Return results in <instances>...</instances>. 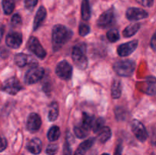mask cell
I'll return each instance as SVG.
<instances>
[{
	"label": "cell",
	"mask_w": 156,
	"mask_h": 155,
	"mask_svg": "<svg viewBox=\"0 0 156 155\" xmlns=\"http://www.w3.org/2000/svg\"><path fill=\"white\" fill-rule=\"evenodd\" d=\"M73 36V32L63 25L57 24L53 29L52 40L54 49L60 48L62 45L68 42Z\"/></svg>",
	"instance_id": "6da1fadb"
},
{
	"label": "cell",
	"mask_w": 156,
	"mask_h": 155,
	"mask_svg": "<svg viewBox=\"0 0 156 155\" xmlns=\"http://www.w3.org/2000/svg\"><path fill=\"white\" fill-rule=\"evenodd\" d=\"M72 58L76 67L80 69H85L88 65V59L85 55V48L83 46L76 45L72 51Z\"/></svg>",
	"instance_id": "7a4b0ae2"
},
{
	"label": "cell",
	"mask_w": 156,
	"mask_h": 155,
	"mask_svg": "<svg viewBox=\"0 0 156 155\" xmlns=\"http://www.w3.org/2000/svg\"><path fill=\"white\" fill-rule=\"evenodd\" d=\"M136 68V63L130 59L120 60L116 62L114 65V69L119 76L128 77L133 73Z\"/></svg>",
	"instance_id": "3957f363"
},
{
	"label": "cell",
	"mask_w": 156,
	"mask_h": 155,
	"mask_svg": "<svg viewBox=\"0 0 156 155\" xmlns=\"http://www.w3.org/2000/svg\"><path fill=\"white\" fill-rule=\"evenodd\" d=\"M44 70L41 67H38L37 65L32 67L30 69L26 72L24 76V81L27 84H32L36 82L39 81L44 77Z\"/></svg>",
	"instance_id": "277c9868"
},
{
	"label": "cell",
	"mask_w": 156,
	"mask_h": 155,
	"mask_svg": "<svg viewBox=\"0 0 156 155\" xmlns=\"http://www.w3.org/2000/svg\"><path fill=\"white\" fill-rule=\"evenodd\" d=\"M27 49L30 50L31 53H33L37 57L40 58V59H43L44 58H45L47 53H46L45 50L43 48V46H41V43L39 42L37 39L34 36H31V37L29 38L28 41H27Z\"/></svg>",
	"instance_id": "5b68a950"
},
{
	"label": "cell",
	"mask_w": 156,
	"mask_h": 155,
	"mask_svg": "<svg viewBox=\"0 0 156 155\" xmlns=\"http://www.w3.org/2000/svg\"><path fill=\"white\" fill-rule=\"evenodd\" d=\"M131 129H132V132H133L136 138L139 141L143 142L148 138V133L146 128L143 126V123L140 122L138 120H133L132 123H131Z\"/></svg>",
	"instance_id": "8992f818"
},
{
	"label": "cell",
	"mask_w": 156,
	"mask_h": 155,
	"mask_svg": "<svg viewBox=\"0 0 156 155\" xmlns=\"http://www.w3.org/2000/svg\"><path fill=\"white\" fill-rule=\"evenodd\" d=\"M56 74H57L58 77L62 79L67 80L71 78L73 74V67L66 61H62L56 65Z\"/></svg>",
	"instance_id": "52a82bcc"
},
{
	"label": "cell",
	"mask_w": 156,
	"mask_h": 155,
	"mask_svg": "<svg viewBox=\"0 0 156 155\" xmlns=\"http://www.w3.org/2000/svg\"><path fill=\"white\" fill-rule=\"evenodd\" d=\"M21 88L22 87H21L18 79L16 78H10L7 79L2 85L3 91L7 94H12V95H15L17 93L19 92Z\"/></svg>",
	"instance_id": "ba28073f"
},
{
	"label": "cell",
	"mask_w": 156,
	"mask_h": 155,
	"mask_svg": "<svg viewBox=\"0 0 156 155\" xmlns=\"http://www.w3.org/2000/svg\"><path fill=\"white\" fill-rule=\"evenodd\" d=\"M114 22V13L113 9H108L103 12L99 17L97 21L98 25L100 27H108L113 25Z\"/></svg>",
	"instance_id": "9c48e42d"
},
{
	"label": "cell",
	"mask_w": 156,
	"mask_h": 155,
	"mask_svg": "<svg viewBox=\"0 0 156 155\" xmlns=\"http://www.w3.org/2000/svg\"><path fill=\"white\" fill-rule=\"evenodd\" d=\"M148 13L145 10L139 8H129L126 10V18L129 21H139L147 18Z\"/></svg>",
	"instance_id": "30bf717a"
},
{
	"label": "cell",
	"mask_w": 156,
	"mask_h": 155,
	"mask_svg": "<svg viewBox=\"0 0 156 155\" xmlns=\"http://www.w3.org/2000/svg\"><path fill=\"white\" fill-rule=\"evenodd\" d=\"M137 46H138V41L136 40L121 44L117 48V53L119 56H122V57L127 56L130 55L133 52H134V50L136 49Z\"/></svg>",
	"instance_id": "8fae6325"
},
{
	"label": "cell",
	"mask_w": 156,
	"mask_h": 155,
	"mask_svg": "<svg viewBox=\"0 0 156 155\" xmlns=\"http://www.w3.org/2000/svg\"><path fill=\"white\" fill-rule=\"evenodd\" d=\"M6 45L10 48L17 49L22 43V35L18 32H11L5 39Z\"/></svg>",
	"instance_id": "7c38bea8"
},
{
	"label": "cell",
	"mask_w": 156,
	"mask_h": 155,
	"mask_svg": "<svg viewBox=\"0 0 156 155\" xmlns=\"http://www.w3.org/2000/svg\"><path fill=\"white\" fill-rule=\"evenodd\" d=\"M41 124L42 122H41V116L37 113L33 112L30 114L27 122V129L29 132H35L38 131L41 128Z\"/></svg>",
	"instance_id": "4fadbf2b"
},
{
	"label": "cell",
	"mask_w": 156,
	"mask_h": 155,
	"mask_svg": "<svg viewBox=\"0 0 156 155\" xmlns=\"http://www.w3.org/2000/svg\"><path fill=\"white\" fill-rule=\"evenodd\" d=\"M15 62L19 67H24L27 64L32 65V67L37 66V62L34 60V59L32 56L25 55L24 53H18V54L15 55Z\"/></svg>",
	"instance_id": "5bb4252c"
},
{
	"label": "cell",
	"mask_w": 156,
	"mask_h": 155,
	"mask_svg": "<svg viewBox=\"0 0 156 155\" xmlns=\"http://www.w3.org/2000/svg\"><path fill=\"white\" fill-rule=\"evenodd\" d=\"M142 91L148 95H155L156 94V78L148 77L142 85Z\"/></svg>",
	"instance_id": "9a60e30c"
},
{
	"label": "cell",
	"mask_w": 156,
	"mask_h": 155,
	"mask_svg": "<svg viewBox=\"0 0 156 155\" xmlns=\"http://www.w3.org/2000/svg\"><path fill=\"white\" fill-rule=\"evenodd\" d=\"M47 16V10L44 6H41L35 15L34 21V30H36L42 25L43 22L45 20Z\"/></svg>",
	"instance_id": "2e32d148"
},
{
	"label": "cell",
	"mask_w": 156,
	"mask_h": 155,
	"mask_svg": "<svg viewBox=\"0 0 156 155\" xmlns=\"http://www.w3.org/2000/svg\"><path fill=\"white\" fill-rule=\"evenodd\" d=\"M27 149L33 154H39L42 150V142L39 138H33L27 143Z\"/></svg>",
	"instance_id": "e0dca14e"
},
{
	"label": "cell",
	"mask_w": 156,
	"mask_h": 155,
	"mask_svg": "<svg viewBox=\"0 0 156 155\" xmlns=\"http://www.w3.org/2000/svg\"><path fill=\"white\" fill-rule=\"evenodd\" d=\"M94 138H90V139L86 140V141H83L80 145L79 146L76 150L75 151L74 155H85L87 150L91 147V146L94 144Z\"/></svg>",
	"instance_id": "ac0fdd59"
},
{
	"label": "cell",
	"mask_w": 156,
	"mask_h": 155,
	"mask_svg": "<svg viewBox=\"0 0 156 155\" xmlns=\"http://www.w3.org/2000/svg\"><path fill=\"white\" fill-rule=\"evenodd\" d=\"M82 18L84 21H88L91 17V6H90L89 0H82Z\"/></svg>",
	"instance_id": "d6986e66"
},
{
	"label": "cell",
	"mask_w": 156,
	"mask_h": 155,
	"mask_svg": "<svg viewBox=\"0 0 156 155\" xmlns=\"http://www.w3.org/2000/svg\"><path fill=\"white\" fill-rule=\"evenodd\" d=\"M59 115V106L56 102L53 101L50 103L49 106L48 119L51 122L55 121Z\"/></svg>",
	"instance_id": "ffe728a7"
},
{
	"label": "cell",
	"mask_w": 156,
	"mask_h": 155,
	"mask_svg": "<svg viewBox=\"0 0 156 155\" xmlns=\"http://www.w3.org/2000/svg\"><path fill=\"white\" fill-rule=\"evenodd\" d=\"M111 137V129L107 126H105L102 129H101L98 132V138L101 143H105L107 141L110 139Z\"/></svg>",
	"instance_id": "44dd1931"
},
{
	"label": "cell",
	"mask_w": 156,
	"mask_h": 155,
	"mask_svg": "<svg viewBox=\"0 0 156 155\" xmlns=\"http://www.w3.org/2000/svg\"><path fill=\"white\" fill-rule=\"evenodd\" d=\"M140 27V24L138 23H133L124 29L123 31V34L125 37H130L133 36L139 30Z\"/></svg>",
	"instance_id": "7402d4cb"
},
{
	"label": "cell",
	"mask_w": 156,
	"mask_h": 155,
	"mask_svg": "<svg viewBox=\"0 0 156 155\" xmlns=\"http://www.w3.org/2000/svg\"><path fill=\"white\" fill-rule=\"evenodd\" d=\"M122 93V87L121 83L120 81L115 80L113 83L111 87V95L114 99H117L120 97Z\"/></svg>",
	"instance_id": "603a6c76"
},
{
	"label": "cell",
	"mask_w": 156,
	"mask_h": 155,
	"mask_svg": "<svg viewBox=\"0 0 156 155\" xmlns=\"http://www.w3.org/2000/svg\"><path fill=\"white\" fill-rule=\"evenodd\" d=\"M60 136V129L58 126H52L48 131L47 133V138L50 141H55L58 140V138Z\"/></svg>",
	"instance_id": "cb8c5ba5"
},
{
	"label": "cell",
	"mask_w": 156,
	"mask_h": 155,
	"mask_svg": "<svg viewBox=\"0 0 156 155\" xmlns=\"http://www.w3.org/2000/svg\"><path fill=\"white\" fill-rule=\"evenodd\" d=\"M90 129H87L86 127H85L84 126H82V124H79L74 128V132L75 135H76V137H78L79 138H84L88 135V132H89Z\"/></svg>",
	"instance_id": "d4e9b609"
},
{
	"label": "cell",
	"mask_w": 156,
	"mask_h": 155,
	"mask_svg": "<svg viewBox=\"0 0 156 155\" xmlns=\"http://www.w3.org/2000/svg\"><path fill=\"white\" fill-rule=\"evenodd\" d=\"M15 8V0H2V9L5 15L12 13Z\"/></svg>",
	"instance_id": "484cf974"
},
{
	"label": "cell",
	"mask_w": 156,
	"mask_h": 155,
	"mask_svg": "<svg viewBox=\"0 0 156 155\" xmlns=\"http://www.w3.org/2000/svg\"><path fill=\"white\" fill-rule=\"evenodd\" d=\"M107 38L108 40L111 43H114L120 39V34H119L118 30L116 29H111L108 30L107 33Z\"/></svg>",
	"instance_id": "4316f807"
},
{
	"label": "cell",
	"mask_w": 156,
	"mask_h": 155,
	"mask_svg": "<svg viewBox=\"0 0 156 155\" xmlns=\"http://www.w3.org/2000/svg\"><path fill=\"white\" fill-rule=\"evenodd\" d=\"M104 125H105V120L102 118H98L96 120H94V124H93L92 126V129L94 131V132L98 133L101 129H102L105 127Z\"/></svg>",
	"instance_id": "83f0119b"
},
{
	"label": "cell",
	"mask_w": 156,
	"mask_h": 155,
	"mask_svg": "<svg viewBox=\"0 0 156 155\" xmlns=\"http://www.w3.org/2000/svg\"><path fill=\"white\" fill-rule=\"evenodd\" d=\"M58 145L56 144H50L47 146L46 152L49 155H55L58 151Z\"/></svg>",
	"instance_id": "f1b7e54d"
},
{
	"label": "cell",
	"mask_w": 156,
	"mask_h": 155,
	"mask_svg": "<svg viewBox=\"0 0 156 155\" xmlns=\"http://www.w3.org/2000/svg\"><path fill=\"white\" fill-rule=\"evenodd\" d=\"M79 33L82 36H85L90 33V27L87 24H82L79 26Z\"/></svg>",
	"instance_id": "f546056e"
},
{
	"label": "cell",
	"mask_w": 156,
	"mask_h": 155,
	"mask_svg": "<svg viewBox=\"0 0 156 155\" xmlns=\"http://www.w3.org/2000/svg\"><path fill=\"white\" fill-rule=\"evenodd\" d=\"M11 22H12V26H14V27H18V26L21 25V22H22V20H21L20 15H18V14H15V15L12 16Z\"/></svg>",
	"instance_id": "4dcf8cb0"
},
{
	"label": "cell",
	"mask_w": 156,
	"mask_h": 155,
	"mask_svg": "<svg viewBox=\"0 0 156 155\" xmlns=\"http://www.w3.org/2000/svg\"><path fill=\"white\" fill-rule=\"evenodd\" d=\"M38 0H25L24 1V4H25L26 9L28 10H33L34 9L35 6L37 4Z\"/></svg>",
	"instance_id": "1f68e13d"
},
{
	"label": "cell",
	"mask_w": 156,
	"mask_h": 155,
	"mask_svg": "<svg viewBox=\"0 0 156 155\" xmlns=\"http://www.w3.org/2000/svg\"><path fill=\"white\" fill-rule=\"evenodd\" d=\"M63 155H72V150L70 147L69 141L66 139L63 147Z\"/></svg>",
	"instance_id": "d6a6232c"
},
{
	"label": "cell",
	"mask_w": 156,
	"mask_h": 155,
	"mask_svg": "<svg viewBox=\"0 0 156 155\" xmlns=\"http://www.w3.org/2000/svg\"><path fill=\"white\" fill-rule=\"evenodd\" d=\"M136 1L144 7H151L154 3V0H136Z\"/></svg>",
	"instance_id": "836d02e7"
},
{
	"label": "cell",
	"mask_w": 156,
	"mask_h": 155,
	"mask_svg": "<svg viewBox=\"0 0 156 155\" xmlns=\"http://www.w3.org/2000/svg\"><path fill=\"white\" fill-rule=\"evenodd\" d=\"M151 46L152 49L156 50V31L152 36V40H151Z\"/></svg>",
	"instance_id": "e575fe53"
},
{
	"label": "cell",
	"mask_w": 156,
	"mask_h": 155,
	"mask_svg": "<svg viewBox=\"0 0 156 155\" xmlns=\"http://www.w3.org/2000/svg\"><path fill=\"white\" fill-rule=\"evenodd\" d=\"M7 147V141L5 138H2V146H1V151H3Z\"/></svg>",
	"instance_id": "d590c367"
},
{
	"label": "cell",
	"mask_w": 156,
	"mask_h": 155,
	"mask_svg": "<svg viewBox=\"0 0 156 155\" xmlns=\"http://www.w3.org/2000/svg\"><path fill=\"white\" fill-rule=\"evenodd\" d=\"M122 153V146L120 144H118L115 150V153L114 155H121Z\"/></svg>",
	"instance_id": "8d00e7d4"
},
{
	"label": "cell",
	"mask_w": 156,
	"mask_h": 155,
	"mask_svg": "<svg viewBox=\"0 0 156 155\" xmlns=\"http://www.w3.org/2000/svg\"><path fill=\"white\" fill-rule=\"evenodd\" d=\"M102 155H109V154H108V153H103Z\"/></svg>",
	"instance_id": "74e56055"
},
{
	"label": "cell",
	"mask_w": 156,
	"mask_h": 155,
	"mask_svg": "<svg viewBox=\"0 0 156 155\" xmlns=\"http://www.w3.org/2000/svg\"><path fill=\"white\" fill-rule=\"evenodd\" d=\"M155 144H156V140H155Z\"/></svg>",
	"instance_id": "f35d334b"
}]
</instances>
